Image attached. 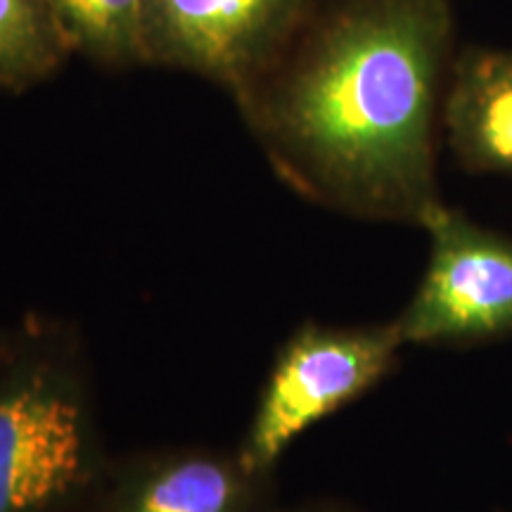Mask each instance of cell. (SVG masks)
<instances>
[{
    "mask_svg": "<svg viewBox=\"0 0 512 512\" xmlns=\"http://www.w3.org/2000/svg\"><path fill=\"white\" fill-rule=\"evenodd\" d=\"M74 57L48 0H0V93H24Z\"/></svg>",
    "mask_w": 512,
    "mask_h": 512,
    "instance_id": "8",
    "label": "cell"
},
{
    "mask_svg": "<svg viewBox=\"0 0 512 512\" xmlns=\"http://www.w3.org/2000/svg\"><path fill=\"white\" fill-rule=\"evenodd\" d=\"M107 463L81 332L27 313L0 356V512H81Z\"/></svg>",
    "mask_w": 512,
    "mask_h": 512,
    "instance_id": "2",
    "label": "cell"
},
{
    "mask_svg": "<svg viewBox=\"0 0 512 512\" xmlns=\"http://www.w3.org/2000/svg\"><path fill=\"white\" fill-rule=\"evenodd\" d=\"M271 494L235 448L166 446L110 458L81 512H271Z\"/></svg>",
    "mask_w": 512,
    "mask_h": 512,
    "instance_id": "6",
    "label": "cell"
},
{
    "mask_svg": "<svg viewBox=\"0 0 512 512\" xmlns=\"http://www.w3.org/2000/svg\"><path fill=\"white\" fill-rule=\"evenodd\" d=\"M271 512H356L349 505L335 503V501H311L302 505H292V508H273Z\"/></svg>",
    "mask_w": 512,
    "mask_h": 512,
    "instance_id": "10",
    "label": "cell"
},
{
    "mask_svg": "<svg viewBox=\"0 0 512 512\" xmlns=\"http://www.w3.org/2000/svg\"><path fill=\"white\" fill-rule=\"evenodd\" d=\"M313 0H143V64L214 81L233 95L278 55Z\"/></svg>",
    "mask_w": 512,
    "mask_h": 512,
    "instance_id": "5",
    "label": "cell"
},
{
    "mask_svg": "<svg viewBox=\"0 0 512 512\" xmlns=\"http://www.w3.org/2000/svg\"><path fill=\"white\" fill-rule=\"evenodd\" d=\"M74 55L100 67L143 64L140 10L143 0H48Z\"/></svg>",
    "mask_w": 512,
    "mask_h": 512,
    "instance_id": "9",
    "label": "cell"
},
{
    "mask_svg": "<svg viewBox=\"0 0 512 512\" xmlns=\"http://www.w3.org/2000/svg\"><path fill=\"white\" fill-rule=\"evenodd\" d=\"M453 43L451 0H313L233 98L299 197L420 228L444 202L437 159Z\"/></svg>",
    "mask_w": 512,
    "mask_h": 512,
    "instance_id": "1",
    "label": "cell"
},
{
    "mask_svg": "<svg viewBox=\"0 0 512 512\" xmlns=\"http://www.w3.org/2000/svg\"><path fill=\"white\" fill-rule=\"evenodd\" d=\"M394 320L328 325L306 320L280 344L249 425L235 446L256 475L273 477L294 441L373 392L399 368Z\"/></svg>",
    "mask_w": 512,
    "mask_h": 512,
    "instance_id": "3",
    "label": "cell"
},
{
    "mask_svg": "<svg viewBox=\"0 0 512 512\" xmlns=\"http://www.w3.org/2000/svg\"><path fill=\"white\" fill-rule=\"evenodd\" d=\"M8 330L10 328H0V356H3L5 344H8Z\"/></svg>",
    "mask_w": 512,
    "mask_h": 512,
    "instance_id": "11",
    "label": "cell"
},
{
    "mask_svg": "<svg viewBox=\"0 0 512 512\" xmlns=\"http://www.w3.org/2000/svg\"><path fill=\"white\" fill-rule=\"evenodd\" d=\"M420 228L430 259L394 318L403 347H475L512 335V238L444 202Z\"/></svg>",
    "mask_w": 512,
    "mask_h": 512,
    "instance_id": "4",
    "label": "cell"
},
{
    "mask_svg": "<svg viewBox=\"0 0 512 512\" xmlns=\"http://www.w3.org/2000/svg\"><path fill=\"white\" fill-rule=\"evenodd\" d=\"M441 136L467 174L512 176V48L467 46L456 53Z\"/></svg>",
    "mask_w": 512,
    "mask_h": 512,
    "instance_id": "7",
    "label": "cell"
}]
</instances>
